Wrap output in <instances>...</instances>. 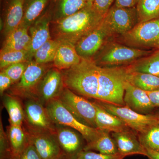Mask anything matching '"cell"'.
Masks as SVG:
<instances>
[{
    "instance_id": "obj_29",
    "label": "cell",
    "mask_w": 159,
    "mask_h": 159,
    "mask_svg": "<svg viewBox=\"0 0 159 159\" xmlns=\"http://www.w3.org/2000/svg\"><path fill=\"white\" fill-rule=\"evenodd\" d=\"M59 44L56 40H49L35 51L33 60L40 64L53 62Z\"/></svg>"
},
{
    "instance_id": "obj_42",
    "label": "cell",
    "mask_w": 159,
    "mask_h": 159,
    "mask_svg": "<svg viewBox=\"0 0 159 159\" xmlns=\"http://www.w3.org/2000/svg\"><path fill=\"white\" fill-rule=\"evenodd\" d=\"M148 159H159V152L146 149Z\"/></svg>"
},
{
    "instance_id": "obj_36",
    "label": "cell",
    "mask_w": 159,
    "mask_h": 159,
    "mask_svg": "<svg viewBox=\"0 0 159 159\" xmlns=\"http://www.w3.org/2000/svg\"><path fill=\"white\" fill-rule=\"evenodd\" d=\"M11 159H42L34 145L30 142L19 155Z\"/></svg>"
},
{
    "instance_id": "obj_31",
    "label": "cell",
    "mask_w": 159,
    "mask_h": 159,
    "mask_svg": "<svg viewBox=\"0 0 159 159\" xmlns=\"http://www.w3.org/2000/svg\"><path fill=\"white\" fill-rule=\"evenodd\" d=\"M28 61H30L28 51L1 50L0 68L1 70L11 65Z\"/></svg>"
},
{
    "instance_id": "obj_21",
    "label": "cell",
    "mask_w": 159,
    "mask_h": 159,
    "mask_svg": "<svg viewBox=\"0 0 159 159\" xmlns=\"http://www.w3.org/2000/svg\"><path fill=\"white\" fill-rule=\"evenodd\" d=\"M96 109L97 128L108 132H119L130 129L119 118L108 112L99 103L94 102Z\"/></svg>"
},
{
    "instance_id": "obj_15",
    "label": "cell",
    "mask_w": 159,
    "mask_h": 159,
    "mask_svg": "<svg viewBox=\"0 0 159 159\" xmlns=\"http://www.w3.org/2000/svg\"><path fill=\"white\" fill-rule=\"evenodd\" d=\"M25 113L32 129L55 133L54 123L49 116L45 107L37 100L30 99L26 102Z\"/></svg>"
},
{
    "instance_id": "obj_34",
    "label": "cell",
    "mask_w": 159,
    "mask_h": 159,
    "mask_svg": "<svg viewBox=\"0 0 159 159\" xmlns=\"http://www.w3.org/2000/svg\"><path fill=\"white\" fill-rule=\"evenodd\" d=\"M31 37L28 31L24 34L22 37L16 41L9 44L3 45L1 50L29 51L31 44Z\"/></svg>"
},
{
    "instance_id": "obj_20",
    "label": "cell",
    "mask_w": 159,
    "mask_h": 159,
    "mask_svg": "<svg viewBox=\"0 0 159 159\" xmlns=\"http://www.w3.org/2000/svg\"><path fill=\"white\" fill-rule=\"evenodd\" d=\"M89 4L83 0H51L47 11L51 23L70 16Z\"/></svg>"
},
{
    "instance_id": "obj_9",
    "label": "cell",
    "mask_w": 159,
    "mask_h": 159,
    "mask_svg": "<svg viewBox=\"0 0 159 159\" xmlns=\"http://www.w3.org/2000/svg\"><path fill=\"white\" fill-rule=\"evenodd\" d=\"M112 36L122 35L139 24L136 7L111 6L103 18Z\"/></svg>"
},
{
    "instance_id": "obj_44",
    "label": "cell",
    "mask_w": 159,
    "mask_h": 159,
    "mask_svg": "<svg viewBox=\"0 0 159 159\" xmlns=\"http://www.w3.org/2000/svg\"><path fill=\"white\" fill-rule=\"evenodd\" d=\"M152 48L156 49H159V39L154 44V45L153 46V48Z\"/></svg>"
},
{
    "instance_id": "obj_30",
    "label": "cell",
    "mask_w": 159,
    "mask_h": 159,
    "mask_svg": "<svg viewBox=\"0 0 159 159\" xmlns=\"http://www.w3.org/2000/svg\"><path fill=\"white\" fill-rule=\"evenodd\" d=\"M3 102L9 115L10 124L21 125L25 116L18 100L12 96L7 95L4 97Z\"/></svg>"
},
{
    "instance_id": "obj_38",
    "label": "cell",
    "mask_w": 159,
    "mask_h": 159,
    "mask_svg": "<svg viewBox=\"0 0 159 159\" xmlns=\"http://www.w3.org/2000/svg\"><path fill=\"white\" fill-rule=\"evenodd\" d=\"M114 0H94L93 6L96 11L104 16L111 7Z\"/></svg>"
},
{
    "instance_id": "obj_28",
    "label": "cell",
    "mask_w": 159,
    "mask_h": 159,
    "mask_svg": "<svg viewBox=\"0 0 159 159\" xmlns=\"http://www.w3.org/2000/svg\"><path fill=\"white\" fill-rule=\"evenodd\" d=\"M136 7L139 23L159 17V0H139Z\"/></svg>"
},
{
    "instance_id": "obj_7",
    "label": "cell",
    "mask_w": 159,
    "mask_h": 159,
    "mask_svg": "<svg viewBox=\"0 0 159 159\" xmlns=\"http://www.w3.org/2000/svg\"><path fill=\"white\" fill-rule=\"evenodd\" d=\"M159 39V17L139 23L120 39L125 45L132 48H153Z\"/></svg>"
},
{
    "instance_id": "obj_2",
    "label": "cell",
    "mask_w": 159,
    "mask_h": 159,
    "mask_svg": "<svg viewBox=\"0 0 159 159\" xmlns=\"http://www.w3.org/2000/svg\"><path fill=\"white\" fill-rule=\"evenodd\" d=\"M98 69L93 59L81 58L79 63L61 71L64 84L77 95L97 99Z\"/></svg>"
},
{
    "instance_id": "obj_43",
    "label": "cell",
    "mask_w": 159,
    "mask_h": 159,
    "mask_svg": "<svg viewBox=\"0 0 159 159\" xmlns=\"http://www.w3.org/2000/svg\"><path fill=\"white\" fill-rule=\"evenodd\" d=\"M54 159H68V158H67V157L65 155L62 153L61 155H60L59 157H57Z\"/></svg>"
},
{
    "instance_id": "obj_8",
    "label": "cell",
    "mask_w": 159,
    "mask_h": 159,
    "mask_svg": "<svg viewBox=\"0 0 159 159\" xmlns=\"http://www.w3.org/2000/svg\"><path fill=\"white\" fill-rule=\"evenodd\" d=\"M57 98L81 122L97 128L96 109L94 102H90L65 86Z\"/></svg>"
},
{
    "instance_id": "obj_14",
    "label": "cell",
    "mask_w": 159,
    "mask_h": 159,
    "mask_svg": "<svg viewBox=\"0 0 159 159\" xmlns=\"http://www.w3.org/2000/svg\"><path fill=\"white\" fill-rule=\"evenodd\" d=\"M56 127L54 134L63 153L68 159H77L85 146L82 139L73 129L59 125Z\"/></svg>"
},
{
    "instance_id": "obj_4",
    "label": "cell",
    "mask_w": 159,
    "mask_h": 159,
    "mask_svg": "<svg viewBox=\"0 0 159 159\" xmlns=\"http://www.w3.org/2000/svg\"><path fill=\"white\" fill-rule=\"evenodd\" d=\"M152 52L108 40L92 59L99 66H123Z\"/></svg>"
},
{
    "instance_id": "obj_17",
    "label": "cell",
    "mask_w": 159,
    "mask_h": 159,
    "mask_svg": "<svg viewBox=\"0 0 159 159\" xmlns=\"http://www.w3.org/2000/svg\"><path fill=\"white\" fill-rule=\"evenodd\" d=\"M2 31L5 37L20 25L24 17V0H1Z\"/></svg>"
},
{
    "instance_id": "obj_16",
    "label": "cell",
    "mask_w": 159,
    "mask_h": 159,
    "mask_svg": "<svg viewBox=\"0 0 159 159\" xmlns=\"http://www.w3.org/2000/svg\"><path fill=\"white\" fill-rule=\"evenodd\" d=\"M124 101L125 106L139 113L148 115L156 108L146 91L126 81Z\"/></svg>"
},
{
    "instance_id": "obj_23",
    "label": "cell",
    "mask_w": 159,
    "mask_h": 159,
    "mask_svg": "<svg viewBox=\"0 0 159 159\" xmlns=\"http://www.w3.org/2000/svg\"><path fill=\"white\" fill-rule=\"evenodd\" d=\"M51 0H24V17L20 26L28 29L47 11Z\"/></svg>"
},
{
    "instance_id": "obj_35",
    "label": "cell",
    "mask_w": 159,
    "mask_h": 159,
    "mask_svg": "<svg viewBox=\"0 0 159 159\" xmlns=\"http://www.w3.org/2000/svg\"><path fill=\"white\" fill-rule=\"evenodd\" d=\"M124 157L118 154H105L93 151L82 150L77 157V159H123Z\"/></svg>"
},
{
    "instance_id": "obj_5",
    "label": "cell",
    "mask_w": 159,
    "mask_h": 159,
    "mask_svg": "<svg viewBox=\"0 0 159 159\" xmlns=\"http://www.w3.org/2000/svg\"><path fill=\"white\" fill-rule=\"evenodd\" d=\"M45 108L52 122L77 131L87 143L96 140L101 134L102 130L81 122L57 98L47 102Z\"/></svg>"
},
{
    "instance_id": "obj_41",
    "label": "cell",
    "mask_w": 159,
    "mask_h": 159,
    "mask_svg": "<svg viewBox=\"0 0 159 159\" xmlns=\"http://www.w3.org/2000/svg\"><path fill=\"white\" fill-rule=\"evenodd\" d=\"M146 92L155 107L159 108V90Z\"/></svg>"
},
{
    "instance_id": "obj_39",
    "label": "cell",
    "mask_w": 159,
    "mask_h": 159,
    "mask_svg": "<svg viewBox=\"0 0 159 159\" xmlns=\"http://www.w3.org/2000/svg\"><path fill=\"white\" fill-rule=\"evenodd\" d=\"M13 84L11 79L2 71L0 73V93L2 96L4 92Z\"/></svg>"
},
{
    "instance_id": "obj_13",
    "label": "cell",
    "mask_w": 159,
    "mask_h": 159,
    "mask_svg": "<svg viewBox=\"0 0 159 159\" xmlns=\"http://www.w3.org/2000/svg\"><path fill=\"white\" fill-rule=\"evenodd\" d=\"M64 87L61 71L55 67L49 69L43 77L36 90V94L48 102L57 98Z\"/></svg>"
},
{
    "instance_id": "obj_12",
    "label": "cell",
    "mask_w": 159,
    "mask_h": 159,
    "mask_svg": "<svg viewBox=\"0 0 159 159\" xmlns=\"http://www.w3.org/2000/svg\"><path fill=\"white\" fill-rule=\"evenodd\" d=\"M55 134L32 129L28 133L29 142L42 159H54L63 153Z\"/></svg>"
},
{
    "instance_id": "obj_1",
    "label": "cell",
    "mask_w": 159,
    "mask_h": 159,
    "mask_svg": "<svg viewBox=\"0 0 159 159\" xmlns=\"http://www.w3.org/2000/svg\"><path fill=\"white\" fill-rule=\"evenodd\" d=\"M104 16L93 4H89L74 14L50 24L52 39L75 45L102 22Z\"/></svg>"
},
{
    "instance_id": "obj_18",
    "label": "cell",
    "mask_w": 159,
    "mask_h": 159,
    "mask_svg": "<svg viewBox=\"0 0 159 159\" xmlns=\"http://www.w3.org/2000/svg\"><path fill=\"white\" fill-rule=\"evenodd\" d=\"M50 17L47 11L29 29L31 44L29 51V61L32 60L35 51L49 40L51 39Z\"/></svg>"
},
{
    "instance_id": "obj_26",
    "label": "cell",
    "mask_w": 159,
    "mask_h": 159,
    "mask_svg": "<svg viewBox=\"0 0 159 159\" xmlns=\"http://www.w3.org/2000/svg\"><path fill=\"white\" fill-rule=\"evenodd\" d=\"M125 71L126 81L133 85L146 92L159 90L158 76L147 73Z\"/></svg>"
},
{
    "instance_id": "obj_3",
    "label": "cell",
    "mask_w": 159,
    "mask_h": 159,
    "mask_svg": "<svg viewBox=\"0 0 159 159\" xmlns=\"http://www.w3.org/2000/svg\"><path fill=\"white\" fill-rule=\"evenodd\" d=\"M98 74L97 100L114 105L125 106L124 96L126 80L124 66H99Z\"/></svg>"
},
{
    "instance_id": "obj_11",
    "label": "cell",
    "mask_w": 159,
    "mask_h": 159,
    "mask_svg": "<svg viewBox=\"0 0 159 159\" xmlns=\"http://www.w3.org/2000/svg\"><path fill=\"white\" fill-rule=\"evenodd\" d=\"M52 67L50 63H38L34 60L29 61L22 77L12 89L14 93L23 97H27L31 94H36L39 82L46 73Z\"/></svg>"
},
{
    "instance_id": "obj_25",
    "label": "cell",
    "mask_w": 159,
    "mask_h": 159,
    "mask_svg": "<svg viewBox=\"0 0 159 159\" xmlns=\"http://www.w3.org/2000/svg\"><path fill=\"white\" fill-rule=\"evenodd\" d=\"M10 158L19 155L30 143L27 134L23 130L21 125L10 124L8 135Z\"/></svg>"
},
{
    "instance_id": "obj_27",
    "label": "cell",
    "mask_w": 159,
    "mask_h": 159,
    "mask_svg": "<svg viewBox=\"0 0 159 159\" xmlns=\"http://www.w3.org/2000/svg\"><path fill=\"white\" fill-rule=\"evenodd\" d=\"M83 150L96 151L105 154H119L116 142L110 133L102 130L96 140L86 144Z\"/></svg>"
},
{
    "instance_id": "obj_22",
    "label": "cell",
    "mask_w": 159,
    "mask_h": 159,
    "mask_svg": "<svg viewBox=\"0 0 159 159\" xmlns=\"http://www.w3.org/2000/svg\"><path fill=\"white\" fill-rule=\"evenodd\" d=\"M81 60L75 45L71 43L61 42L53 62V66L60 70H64L79 63Z\"/></svg>"
},
{
    "instance_id": "obj_46",
    "label": "cell",
    "mask_w": 159,
    "mask_h": 159,
    "mask_svg": "<svg viewBox=\"0 0 159 159\" xmlns=\"http://www.w3.org/2000/svg\"><path fill=\"white\" fill-rule=\"evenodd\" d=\"M157 117L158 122V124H159V112L156 114Z\"/></svg>"
},
{
    "instance_id": "obj_32",
    "label": "cell",
    "mask_w": 159,
    "mask_h": 159,
    "mask_svg": "<svg viewBox=\"0 0 159 159\" xmlns=\"http://www.w3.org/2000/svg\"><path fill=\"white\" fill-rule=\"evenodd\" d=\"M138 138L145 149L159 152V124L151 126L143 133L139 134Z\"/></svg>"
},
{
    "instance_id": "obj_19",
    "label": "cell",
    "mask_w": 159,
    "mask_h": 159,
    "mask_svg": "<svg viewBox=\"0 0 159 159\" xmlns=\"http://www.w3.org/2000/svg\"><path fill=\"white\" fill-rule=\"evenodd\" d=\"M131 129L111 133L119 153L125 157L134 155L147 156L146 149Z\"/></svg>"
},
{
    "instance_id": "obj_40",
    "label": "cell",
    "mask_w": 159,
    "mask_h": 159,
    "mask_svg": "<svg viewBox=\"0 0 159 159\" xmlns=\"http://www.w3.org/2000/svg\"><path fill=\"white\" fill-rule=\"evenodd\" d=\"M139 0H115L114 5L122 8H132L136 7Z\"/></svg>"
},
{
    "instance_id": "obj_45",
    "label": "cell",
    "mask_w": 159,
    "mask_h": 159,
    "mask_svg": "<svg viewBox=\"0 0 159 159\" xmlns=\"http://www.w3.org/2000/svg\"><path fill=\"white\" fill-rule=\"evenodd\" d=\"M86 2L88 3V4H93V3L94 0H83Z\"/></svg>"
},
{
    "instance_id": "obj_10",
    "label": "cell",
    "mask_w": 159,
    "mask_h": 159,
    "mask_svg": "<svg viewBox=\"0 0 159 159\" xmlns=\"http://www.w3.org/2000/svg\"><path fill=\"white\" fill-rule=\"evenodd\" d=\"M112 37L102 19L99 25L76 43V51L81 58L92 59Z\"/></svg>"
},
{
    "instance_id": "obj_24",
    "label": "cell",
    "mask_w": 159,
    "mask_h": 159,
    "mask_svg": "<svg viewBox=\"0 0 159 159\" xmlns=\"http://www.w3.org/2000/svg\"><path fill=\"white\" fill-rule=\"evenodd\" d=\"M123 66L127 72L147 73L159 77V49L129 65Z\"/></svg>"
},
{
    "instance_id": "obj_37",
    "label": "cell",
    "mask_w": 159,
    "mask_h": 159,
    "mask_svg": "<svg viewBox=\"0 0 159 159\" xmlns=\"http://www.w3.org/2000/svg\"><path fill=\"white\" fill-rule=\"evenodd\" d=\"M28 31L29 29L20 26L17 29L11 31L5 37L3 45L9 44L16 41L22 37L24 34H25Z\"/></svg>"
},
{
    "instance_id": "obj_6",
    "label": "cell",
    "mask_w": 159,
    "mask_h": 159,
    "mask_svg": "<svg viewBox=\"0 0 159 159\" xmlns=\"http://www.w3.org/2000/svg\"><path fill=\"white\" fill-rule=\"evenodd\" d=\"M99 104L108 112L116 116L131 130L138 134L143 133L151 126L158 124L156 115L139 113L125 106H118L103 102Z\"/></svg>"
},
{
    "instance_id": "obj_33",
    "label": "cell",
    "mask_w": 159,
    "mask_h": 159,
    "mask_svg": "<svg viewBox=\"0 0 159 159\" xmlns=\"http://www.w3.org/2000/svg\"><path fill=\"white\" fill-rule=\"evenodd\" d=\"M29 61L18 63L5 68L1 71L11 79L13 84L19 82L27 68Z\"/></svg>"
}]
</instances>
